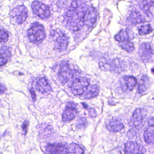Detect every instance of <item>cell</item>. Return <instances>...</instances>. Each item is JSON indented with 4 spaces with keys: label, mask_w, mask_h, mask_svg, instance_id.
I'll return each mask as SVG.
<instances>
[{
    "label": "cell",
    "mask_w": 154,
    "mask_h": 154,
    "mask_svg": "<svg viewBox=\"0 0 154 154\" xmlns=\"http://www.w3.org/2000/svg\"><path fill=\"white\" fill-rule=\"evenodd\" d=\"M88 8L84 3L77 8L70 6L66 12L65 21L68 28L72 31L80 29L85 24V17Z\"/></svg>",
    "instance_id": "6da1fadb"
},
{
    "label": "cell",
    "mask_w": 154,
    "mask_h": 154,
    "mask_svg": "<svg viewBox=\"0 0 154 154\" xmlns=\"http://www.w3.org/2000/svg\"><path fill=\"white\" fill-rule=\"evenodd\" d=\"M28 38L33 43L39 42L45 38L44 28L39 23H34L31 25L27 33Z\"/></svg>",
    "instance_id": "7a4b0ae2"
},
{
    "label": "cell",
    "mask_w": 154,
    "mask_h": 154,
    "mask_svg": "<svg viewBox=\"0 0 154 154\" xmlns=\"http://www.w3.org/2000/svg\"><path fill=\"white\" fill-rule=\"evenodd\" d=\"M51 37L56 49L59 51H65L67 49L68 44V38L61 30L57 29L52 31Z\"/></svg>",
    "instance_id": "3957f363"
},
{
    "label": "cell",
    "mask_w": 154,
    "mask_h": 154,
    "mask_svg": "<svg viewBox=\"0 0 154 154\" xmlns=\"http://www.w3.org/2000/svg\"><path fill=\"white\" fill-rule=\"evenodd\" d=\"M77 72L71 68L68 63L64 62L61 65L58 74V79L62 84L67 83L77 76Z\"/></svg>",
    "instance_id": "277c9868"
},
{
    "label": "cell",
    "mask_w": 154,
    "mask_h": 154,
    "mask_svg": "<svg viewBox=\"0 0 154 154\" xmlns=\"http://www.w3.org/2000/svg\"><path fill=\"white\" fill-rule=\"evenodd\" d=\"M99 67L100 69L103 71H115L116 72L121 71V62L118 59L112 61L108 60L105 58H102L99 61Z\"/></svg>",
    "instance_id": "5b68a950"
},
{
    "label": "cell",
    "mask_w": 154,
    "mask_h": 154,
    "mask_svg": "<svg viewBox=\"0 0 154 154\" xmlns=\"http://www.w3.org/2000/svg\"><path fill=\"white\" fill-rule=\"evenodd\" d=\"M89 85V81L86 78H77L71 85V91L75 95H82L87 90Z\"/></svg>",
    "instance_id": "8992f818"
},
{
    "label": "cell",
    "mask_w": 154,
    "mask_h": 154,
    "mask_svg": "<svg viewBox=\"0 0 154 154\" xmlns=\"http://www.w3.org/2000/svg\"><path fill=\"white\" fill-rule=\"evenodd\" d=\"M32 9L33 13L42 19L49 18L50 11L49 6L38 1L33 2L32 4Z\"/></svg>",
    "instance_id": "52a82bcc"
},
{
    "label": "cell",
    "mask_w": 154,
    "mask_h": 154,
    "mask_svg": "<svg viewBox=\"0 0 154 154\" xmlns=\"http://www.w3.org/2000/svg\"><path fill=\"white\" fill-rule=\"evenodd\" d=\"M11 16L19 24L23 23L28 17V10L23 5L16 6L11 12Z\"/></svg>",
    "instance_id": "ba28073f"
},
{
    "label": "cell",
    "mask_w": 154,
    "mask_h": 154,
    "mask_svg": "<svg viewBox=\"0 0 154 154\" xmlns=\"http://www.w3.org/2000/svg\"><path fill=\"white\" fill-rule=\"evenodd\" d=\"M138 53L141 60L143 62H147L152 59L154 51L150 43L145 42L142 43L139 47Z\"/></svg>",
    "instance_id": "9c48e42d"
},
{
    "label": "cell",
    "mask_w": 154,
    "mask_h": 154,
    "mask_svg": "<svg viewBox=\"0 0 154 154\" xmlns=\"http://www.w3.org/2000/svg\"><path fill=\"white\" fill-rule=\"evenodd\" d=\"M124 152L125 154H144L146 151L144 146L141 144L128 141L125 145Z\"/></svg>",
    "instance_id": "30bf717a"
},
{
    "label": "cell",
    "mask_w": 154,
    "mask_h": 154,
    "mask_svg": "<svg viewBox=\"0 0 154 154\" xmlns=\"http://www.w3.org/2000/svg\"><path fill=\"white\" fill-rule=\"evenodd\" d=\"M147 112L144 109L137 108L135 110L130 122V125L134 128L140 126L146 116Z\"/></svg>",
    "instance_id": "8fae6325"
},
{
    "label": "cell",
    "mask_w": 154,
    "mask_h": 154,
    "mask_svg": "<svg viewBox=\"0 0 154 154\" xmlns=\"http://www.w3.org/2000/svg\"><path fill=\"white\" fill-rule=\"evenodd\" d=\"M122 90L124 92H129L134 89L137 84V79L132 76L123 77L120 80Z\"/></svg>",
    "instance_id": "7c38bea8"
},
{
    "label": "cell",
    "mask_w": 154,
    "mask_h": 154,
    "mask_svg": "<svg viewBox=\"0 0 154 154\" xmlns=\"http://www.w3.org/2000/svg\"><path fill=\"white\" fill-rule=\"evenodd\" d=\"M76 104L73 102H69L67 104L66 109L62 114V121L64 122L71 121L77 114Z\"/></svg>",
    "instance_id": "4fadbf2b"
},
{
    "label": "cell",
    "mask_w": 154,
    "mask_h": 154,
    "mask_svg": "<svg viewBox=\"0 0 154 154\" xmlns=\"http://www.w3.org/2000/svg\"><path fill=\"white\" fill-rule=\"evenodd\" d=\"M36 87L37 90L43 94L47 95L49 94L52 91V89L49 82L44 77L40 78L37 81Z\"/></svg>",
    "instance_id": "5bb4252c"
},
{
    "label": "cell",
    "mask_w": 154,
    "mask_h": 154,
    "mask_svg": "<svg viewBox=\"0 0 154 154\" xmlns=\"http://www.w3.org/2000/svg\"><path fill=\"white\" fill-rule=\"evenodd\" d=\"M48 154H67V146L61 143L49 144L46 147Z\"/></svg>",
    "instance_id": "9a60e30c"
},
{
    "label": "cell",
    "mask_w": 154,
    "mask_h": 154,
    "mask_svg": "<svg viewBox=\"0 0 154 154\" xmlns=\"http://www.w3.org/2000/svg\"><path fill=\"white\" fill-rule=\"evenodd\" d=\"M140 6L143 11L147 16H154V0H143Z\"/></svg>",
    "instance_id": "2e32d148"
},
{
    "label": "cell",
    "mask_w": 154,
    "mask_h": 154,
    "mask_svg": "<svg viewBox=\"0 0 154 154\" xmlns=\"http://www.w3.org/2000/svg\"><path fill=\"white\" fill-rule=\"evenodd\" d=\"M134 38V33L133 32L128 29H124L122 30L118 34L115 36L116 40L120 42L129 41L133 39Z\"/></svg>",
    "instance_id": "e0dca14e"
},
{
    "label": "cell",
    "mask_w": 154,
    "mask_h": 154,
    "mask_svg": "<svg viewBox=\"0 0 154 154\" xmlns=\"http://www.w3.org/2000/svg\"><path fill=\"white\" fill-rule=\"evenodd\" d=\"M97 18V12L93 7L88 8L86 17H85V24L89 27L93 26L96 21Z\"/></svg>",
    "instance_id": "ac0fdd59"
},
{
    "label": "cell",
    "mask_w": 154,
    "mask_h": 154,
    "mask_svg": "<svg viewBox=\"0 0 154 154\" xmlns=\"http://www.w3.org/2000/svg\"><path fill=\"white\" fill-rule=\"evenodd\" d=\"M106 128L109 132L117 133L121 131L124 128V125L123 123L119 120L113 119L108 122Z\"/></svg>",
    "instance_id": "d6986e66"
},
{
    "label": "cell",
    "mask_w": 154,
    "mask_h": 154,
    "mask_svg": "<svg viewBox=\"0 0 154 154\" xmlns=\"http://www.w3.org/2000/svg\"><path fill=\"white\" fill-rule=\"evenodd\" d=\"M128 21L133 25H136L145 22L144 16L137 11H134L128 17Z\"/></svg>",
    "instance_id": "ffe728a7"
},
{
    "label": "cell",
    "mask_w": 154,
    "mask_h": 154,
    "mask_svg": "<svg viewBox=\"0 0 154 154\" xmlns=\"http://www.w3.org/2000/svg\"><path fill=\"white\" fill-rule=\"evenodd\" d=\"M150 86V79L146 75H143L140 79L138 86L139 93H143L148 89Z\"/></svg>",
    "instance_id": "44dd1931"
},
{
    "label": "cell",
    "mask_w": 154,
    "mask_h": 154,
    "mask_svg": "<svg viewBox=\"0 0 154 154\" xmlns=\"http://www.w3.org/2000/svg\"><path fill=\"white\" fill-rule=\"evenodd\" d=\"M83 149L77 144H70L67 146V154H83Z\"/></svg>",
    "instance_id": "7402d4cb"
},
{
    "label": "cell",
    "mask_w": 154,
    "mask_h": 154,
    "mask_svg": "<svg viewBox=\"0 0 154 154\" xmlns=\"http://www.w3.org/2000/svg\"><path fill=\"white\" fill-rule=\"evenodd\" d=\"M144 137L146 143L149 144H154V126H150L146 129Z\"/></svg>",
    "instance_id": "603a6c76"
},
{
    "label": "cell",
    "mask_w": 154,
    "mask_h": 154,
    "mask_svg": "<svg viewBox=\"0 0 154 154\" xmlns=\"http://www.w3.org/2000/svg\"><path fill=\"white\" fill-rule=\"evenodd\" d=\"M11 54L9 48L7 47H2L1 48V66L6 64L8 60L11 57Z\"/></svg>",
    "instance_id": "cb8c5ba5"
},
{
    "label": "cell",
    "mask_w": 154,
    "mask_h": 154,
    "mask_svg": "<svg viewBox=\"0 0 154 154\" xmlns=\"http://www.w3.org/2000/svg\"><path fill=\"white\" fill-rule=\"evenodd\" d=\"M100 88L98 85L95 84L91 86L88 91L85 94V98L86 99H91L96 97L99 93Z\"/></svg>",
    "instance_id": "d4e9b609"
},
{
    "label": "cell",
    "mask_w": 154,
    "mask_h": 154,
    "mask_svg": "<svg viewBox=\"0 0 154 154\" xmlns=\"http://www.w3.org/2000/svg\"><path fill=\"white\" fill-rule=\"evenodd\" d=\"M119 46L121 48L128 52H133L134 49V44L130 42H125L119 44Z\"/></svg>",
    "instance_id": "484cf974"
},
{
    "label": "cell",
    "mask_w": 154,
    "mask_h": 154,
    "mask_svg": "<svg viewBox=\"0 0 154 154\" xmlns=\"http://www.w3.org/2000/svg\"><path fill=\"white\" fill-rule=\"evenodd\" d=\"M138 32L140 35H145L152 32V29L150 25H143L139 28Z\"/></svg>",
    "instance_id": "4316f807"
},
{
    "label": "cell",
    "mask_w": 154,
    "mask_h": 154,
    "mask_svg": "<svg viewBox=\"0 0 154 154\" xmlns=\"http://www.w3.org/2000/svg\"><path fill=\"white\" fill-rule=\"evenodd\" d=\"M0 39L2 42H6L8 41V36L7 32L4 30L2 29L0 34Z\"/></svg>",
    "instance_id": "83f0119b"
},
{
    "label": "cell",
    "mask_w": 154,
    "mask_h": 154,
    "mask_svg": "<svg viewBox=\"0 0 154 154\" xmlns=\"http://www.w3.org/2000/svg\"><path fill=\"white\" fill-rule=\"evenodd\" d=\"M84 107L85 108L87 109H88L89 113V115L91 117H96V112L94 109L92 108H89L88 107L87 105L86 104H83Z\"/></svg>",
    "instance_id": "f1b7e54d"
},
{
    "label": "cell",
    "mask_w": 154,
    "mask_h": 154,
    "mask_svg": "<svg viewBox=\"0 0 154 154\" xmlns=\"http://www.w3.org/2000/svg\"><path fill=\"white\" fill-rule=\"evenodd\" d=\"M78 126L80 127L85 126L87 124V120L85 118H80L78 120Z\"/></svg>",
    "instance_id": "f546056e"
},
{
    "label": "cell",
    "mask_w": 154,
    "mask_h": 154,
    "mask_svg": "<svg viewBox=\"0 0 154 154\" xmlns=\"http://www.w3.org/2000/svg\"><path fill=\"white\" fill-rule=\"evenodd\" d=\"M29 121H25L23 123L22 125V128L23 132L24 134H26L28 131V126H29Z\"/></svg>",
    "instance_id": "4dcf8cb0"
},
{
    "label": "cell",
    "mask_w": 154,
    "mask_h": 154,
    "mask_svg": "<svg viewBox=\"0 0 154 154\" xmlns=\"http://www.w3.org/2000/svg\"><path fill=\"white\" fill-rule=\"evenodd\" d=\"M110 154H124L122 149L120 147H118L111 151Z\"/></svg>",
    "instance_id": "1f68e13d"
},
{
    "label": "cell",
    "mask_w": 154,
    "mask_h": 154,
    "mask_svg": "<svg viewBox=\"0 0 154 154\" xmlns=\"http://www.w3.org/2000/svg\"><path fill=\"white\" fill-rule=\"evenodd\" d=\"M148 123L150 126H154V117L149 119Z\"/></svg>",
    "instance_id": "d6a6232c"
},
{
    "label": "cell",
    "mask_w": 154,
    "mask_h": 154,
    "mask_svg": "<svg viewBox=\"0 0 154 154\" xmlns=\"http://www.w3.org/2000/svg\"><path fill=\"white\" fill-rule=\"evenodd\" d=\"M31 94L32 97L33 99V100L35 99V98H36V95H35V91H34L33 89H32L31 90H30Z\"/></svg>",
    "instance_id": "836d02e7"
},
{
    "label": "cell",
    "mask_w": 154,
    "mask_h": 154,
    "mask_svg": "<svg viewBox=\"0 0 154 154\" xmlns=\"http://www.w3.org/2000/svg\"><path fill=\"white\" fill-rule=\"evenodd\" d=\"M6 90V88H5V87L4 86H3L2 84L1 85V94H2Z\"/></svg>",
    "instance_id": "e575fe53"
}]
</instances>
